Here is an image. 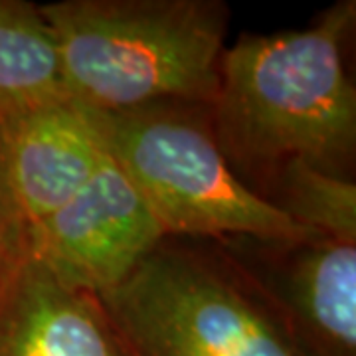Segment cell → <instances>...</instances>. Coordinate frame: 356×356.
Returning a JSON list of instances; mask_svg holds the SVG:
<instances>
[{
	"mask_svg": "<svg viewBox=\"0 0 356 356\" xmlns=\"http://www.w3.org/2000/svg\"><path fill=\"white\" fill-rule=\"evenodd\" d=\"M356 2L341 0L303 30L245 34L224 50L212 129L232 168L271 175L291 161L348 178L356 89L346 70Z\"/></svg>",
	"mask_w": 356,
	"mask_h": 356,
	"instance_id": "6da1fadb",
	"label": "cell"
},
{
	"mask_svg": "<svg viewBox=\"0 0 356 356\" xmlns=\"http://www.w3.org/2000/svg\"><path fill=\"white\" fill-rule=\"evenodd\" d=\"M65 89L99 113L154 103L212 105L228 32L220 0H62L40 6Z\"/></svg>",
	"mask_w": 356,
	"mask_h": 356,
	"instance_id": "7a4b0ae2",
	"label": "cell"
},
{
	"mask_svg": "<svg viewBox=\"0 0 356 356\" xmlns=\"http://www.w3.org/2000/svg\"><path fill=\"white\" fill-rule=\"evenodd\" d=\"M91 115L105 151L135 182L168 238H323L238 178L218 145L208 105L170 102Z\"/></svg>",
	"mask_w": 356,
	"mask_h": 356,
	"instance_id": "3957f363",
	"label": "cell"
},
{
	"mask_svg": "<svg viewBox=\"0 0 356 356\" xmlns=\"http://www.w3.org/2000/svg\"><path fill=\"white\" fill-rule=\"evenodd\" d=\"M97 299L127 356H299L269 297L228 252L168 238Z\"/></svg>",
	"mask_w": 356,
	"mask_h": 356,
	"instance_id": "277c9868",
	"label": "cell"
},
{
	"mask_svg": "<svg viewBox=\"0 0 356 356\" xmlns=\"http://www.w3.org/2000/svg\"><path fill=\"white\" fill-rule=\"evenodd\" d=\"M165 240L149 202L105 151L83 188L30 228V254L62 283L99 297Z\"/></svg>",
	"mask_w": 356,
	"mask_h": 356,
	"instance_id": "5b68a950",
	"label": "cell"
},
{
	"mask_svg": "<svg viewBox=\"0 0 356 356\" xmlns=\"http://www.w3.org/2000/svg\"><path fill=\"white\" fill-rule=\"evenodd\" d=\"M252 242L232 254L273 303L299 356H356V243Z\"/></svg>",
	"mask_w": 356,
	"mask_h": 356,
	"instance_id": "8992f818",
	"label": "cell"
},
{
	"mask_svg": "<svg viewBox=\"0 0 356 356\" xmlns=\"http://www.w3.org/2000/svg\"><path fill=\"white\" fill-rule=\"evenodd\" d=\"M0 143L28 228L70 202L105 154L91 111L70 97L4 119Z\"/></svg>",
	"mask_w": 356,
	"mask_h": 356,
	"instance_id": "52a82bcc",
	"label": "cell"
},
{
	"mask_svg": "<svg viewBox=\"0 0 356 356\" xmlns=\"http://www.w3.org/2000/svg\"><path fill=\"white\" fill-rule=\"evenodd\" d=\"M0 356H127L102 301L32 254L0 285Z\"/></svg>",
	"mask_w": 356,
	"mask_h": 356,
	"instance_id": "ba28073f",
	"label": "cell"
},
{
	"mask_svg": "<svg viewBox=\"0 0 356 356\" xmlns=\"http://www.w3.org/2000/svg\"><path fill=\"white\" fill-rule=\"evenodd\" d=\"M67 97L56 36L42 8L0 0V123Z\"/></svg>",
	"mask_w": 356,
	"mask_h": 356,
	"instance_id": "9c48e42d",
	"label": "cell"
},
{
	"mask_svg": "<svg viewBox=\"0 0 356 356\" xmlns=\"http://www.w3.org/2000/svg\"><path fill=\"white\" fill-rule=\"evenodd\" d=\"M269 177L273 194L266 200L295 224L323 238L356 243V184L350 178L334 177L301 161L280 166Z\"/></svg>",
	"mask_w": 356,
	"mask_h": 356,
	"instance_id": "30bf717a",
	"label": "cell"
},
{
	"mask_svg": "<svg viewBox=\"0 0 356 356\" xmlns=\"http://www.w3.org/2000/svg\"><path fill=\"white\" fill-rule=\"evenodd\" d=\"M30 254V228L18 206L0 143V285Z\"/></svg>",
	"mask_w": 356,
	"mask_h": 356,
	"instance_id": "8fae6325",
	"label": "cell"
}]
</instances>
